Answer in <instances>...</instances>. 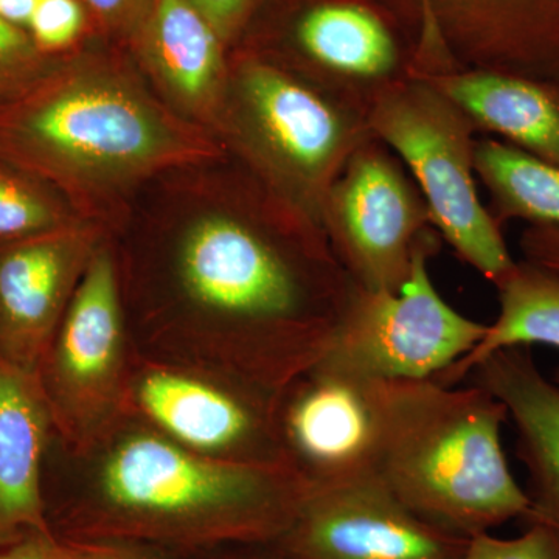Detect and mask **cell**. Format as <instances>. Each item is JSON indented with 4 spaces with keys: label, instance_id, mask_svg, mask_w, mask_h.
Wrapping results in <instances>:
<instances>
[{
    "label": "cell",
    "instance_id": "8992f818",
    "mask_svg": "<svg viewBox=\"0 0 559 559\" xmlns=\"http://www.w3.org/2000/svg\"><path fill=\"white\" fill-rule=\"evenodd\" d=\"M439 248L436 240L418 249L396 293L353 285L316 366L364 380H433L469 355L488 325L455 310L433 285L429 260Z\"/></svg>",
    "mask_w": 559,
    "mask_h": 559
},
{
    "label": "cell",
    "instance_id": "1f68e13d",
    "mask_svg": "<svg viewBox=\"0 0 559 559\" xmlns=\"http://www.w3.org/2000/svg\"><path fill=\"white\" fill-rule=\"evenodd\" d=\"M554 380L557 381L559 384V367H558L557 371H555Z\"/></svg>",
    "mask_w": 559,
    "mask_h": 559
},
{
    "label": "cell",
    "instance_id": "603a6c76",
    "mask_svg": "<svg viewBox=\"0 0 559 559\" xmlns=\"http://www.w3.org/2000/svg\"><path fill=\"white\" fill-rule=\"evenodd\" d=\"M462 559H559V530L538 521H525L514 538L491 533L469 539Z\"/></svg>",
    "mask_w": 559,
    "mask_h": 559
},
{
    "label": "cell",
    "instance_id": "d6986e66",
    "mask_svg": "<svg viewBox=\"0 0 559 559\" xmlns=\"http://www.w3.org/2000/svg\"><path fill=\"white\" fill-rule=\"evenodd\" d=\"M499 314L476 348L433 380L460 384L499 349L546 345L559 349V274L524 260L498 285Z\"/></svg>",
    "mask_w": 559,
    "mask_h": 559
},
{
    "label": "cell",
    "instance_id": "e0dca14e",
    "mask_svg": "<svg viewBox=\"0 0 559 559\" xmlns=\"http://www.w3.org/2000/svg\"><path fill=\"white\" fill-rule=\"evenodd\" d=\"M55 428L38 371L0 356V547L50 532L43 465Z\"/></svg>",
    "mask_w": 559,
    "mask_h": 559
},
{
    "label": "cell",
    "instance_id": "277c9868",
    "mask_svg": "<svg viewBox=\"0 0 559 559\" xmlns=\"http://www.w3.org/2000/svg\"><path fill=\"white\" fill-rule=\"evenodd\" d=\"M219 132L253 179L320 229L331 186L373 138L366 114L252 50L230 66Z\"/></svg>",
    "mask_w": 559,
    "mask_h": 559
},
{
    "label": "cell",
    "instance_id": "ffe728a7",
    "mask_svg": "<svg viewBox=\"0 0 559 559\" xmlns=\"http://www.w3.org/2000/svg\"><path fill=\"white\" fill-rule=\"evenodd\" d=\"M477 179L489 197V212L502 226L511 219L559 229V167L502 140L477 138Z\"/></svg>",
    "mask_w": 559,
    "mask_h": 559
},
{
    "label": "cell",
    "instance_id": "7c38bea8",
    "mask_svg": "<svg viewBox=\"0 0 559 559\" xmlns=\"http://www.w3.org/2000/svg\"><path fill=\"white\" fill-rule=\"evenodd\" d=\"M280 414L286 459L310 488L374 477L381 441L380 381L314 366Z\"/></svg>",
    "mask_w": 559,
    "mask_h": 559
},
{
    "label": "cell",
    "instance_id": "44dd1931",
    "mask_svg": "<svg viewBox=\"0 0 559 559\" xmlns=\"http://www.w3.org/2000/svg\"><path fill=\"white\" fill-rule=\"evenodd\" d=\"M53 187L0 159V246L79 223Z\"/></svg>",
    "mask_w": 559,
    "mask_h": 559
},
{
    "label": "cell",
    "instance_id": "4dcf8cb0",
    "mask_svg": "<svg viewBox=\"0 0 559 559\" xmlns=\"http://www.w3.org/2000/svg\"><path fill=\"white\" fill-rule=\"evenodd\" d=\"M230 559H293L285 550L280 549L277 544H249V551L240 557Z\"/></svg>",
    "mask_w": 559,
    "mask_h": 559
},
{
    "label": "cell",
    "instance_id": "f546056e",
    "mask_svg": "<svg viewBox=\"0 0 559 559\" xmlns=\"http://www.w3.org/2000/svg\"><path fill=\"white\" fill-rule=\"evenodd\" d=\"M38 0H0V20L27 32Z\"/></svg>",
    "mask_w": 559,
    "mask_h": 559
},
{
    "label": "cell",
    "instance_id": "7402d4cb",
    "mask_svg": "<svg viewBox=\"0 0 559 559\" xmlns=\"http://www.w3.org/2000/svg\"><path fill=\"white\" fill-rule=\"evenodd\" d=\"M55 62L28 32L0 20V106L28 90Z\"/></svg>",
    "mask_w": 559,
    "mask_h": 559
},
{
    "label": "cell",
    "instance_id": "d4e9b609",
    "mask_svg": "<svg viewBox=\"0 0 559 559\" xmlns=\"http://www.w3.org/2000/svg\"><path fill=\"white\" fill-rule=\"evenodd\" d=\"M226 46L248 32L264 0H190Z\"/></svg>",
    "mask_w": 559,
    "mask_h": 559
},
{
    "label": "cell",
    "instance_id": "7a4b0ae2",
    "mask_svg": "<svg viewBox=\"0 0 559 559\" xmlns=\"http://www.w3.org/2000/svg\"><path fill=\"white\" fill-rule=\"evenodd\" d=\"M310 485L286 463L207 457L153 433L110 452L87 502L47 516L55 538L194 550L277 543Z\"/></svg>",
    "mask_w": 559,
    "mask_h": 559
},
{
    "label": "cell",
    "instance_id": "3957f363",
    "mask_svg": "<svg viewBox=\"0 0 559 559\" xmlns=\"http://www.w3.org/2000/svg\"><path fill=\"white\" fill-rule=\"evenodd\" d=\"M374 477L419 520L473 539L530 511L509 465L506 406L487 389L437 380L380 381Z\"/></svg>",
    "mask_w": 559,
    "mask_h": 559
},
{
    "label": "cell",
    "instance_id": "ac0fdd59",
    "mask_svg": "<svg viewBox=\"0 0 559 559\" xmlns=\"http://www.w3.org/2000/svg\"><path fill=\"white\" fill-rule=\"evenodd\" d=\"M425 76L465 110L479 134L559 167V76L532 79L471 69Z\"/></svg>",
    "mask_w": 559,
    "mask_h": 559
},
{
    "label": "cell",
    "instance_id": "4fadbf2b",
    "mask_svg": "<svg viewBox=\"0 0 559 559\" xmlns=\"http://www.w3.org/2000/svg\"><path fill=\"white\" fill-rule=\"evenodd\" d=\"M97 248L81 221L0 246V356L39 370Z\"/></svg>",
    "mask_w": 559,
    "mask_h": 559
},
{
    "label": "cell",
    "instance_id": "5bb4252c",
    "mask_svg": "<svg viewBox=\"0 0 559 559\" xmlns=\"http://www.w3.org/2000/svg\"><path fill=\"white\" fill-rule=\"evenodd\" d=\"M138 396L145 414L180 447L245 462L290 465L275 419V399H246L173 371L146 374Z\"/></svg>",
    "mask_w": 559,
    "mask_h": 559
},
{
    "label": "cell",
    "instance_id": "9a60e30c",
    "mask_svg": "<svg viewBox=\"0 0 559 559\" xmlns=\"http://www.w3.org/2000/svg\"><path fill=\"white\" fill-rule=\"evenodd\" d=\"M226 44L190 0H151L140 21V51L178 114L219 131L230 66Z\"/></svg>",
    "mask_w": 559,
    "mask_h": 559
},
{
    "label": "cell",
    "instance_id": "6da1fadb",
    "mask_svg": "<svg viewBox=\"0 0 559 559\" xmlns=\"http://www.w3.org/2000/svg\"><path fill=\"white\" fill-rule=\"evenodd\" d=\"M219 148L106 61H57L0 106V159L76 204L108 201L157 173L216 159Z\"/></svg>",
    "mask_w": 559,
    "mask_h": 559
},
{
    "label": "cell",
    "instance_id": "83f0119b",
    "mask_svg": "<svg viewBox=\"0 0 559 559\" xmlns=\"http://www.w3.org/2000/svg\"><path fill=\"white\" fill-rule=\"evenodd\" d=\"M0 559H73L51 532H36L0 547Z\"/></svg>",
    "mask_w": 559,
    "mask_h": 559
},
{
    "label": "cell",
    "instance_id": "8fae6325",
    "mask_svg": "<svg viewBox=\"0 0 559 559\" xmlns=\"http://www.w3.org/2000/svg\"><path fill=\"white\" fill-rule=\"evenodd\" d=\"M468 543L419 520L366 477L308 489L275 544L293 559H462Z\"/></svg>",
    "mask_w": 559,
    "mask_h": 559
},
{
    "label": "cell",
    "instance_id": "5b68a950",
    "mask_svg": "<svg viewBox=\"0 0 559 559\" xmlns=\"http://www.w3.org/2000/svg\"><path fill=\"white\" fill-rule=\"evenodd\" d=\"M367 120L417 183L440 238L498 285L516 261L502 226L480 200L474 165L479 131L465 110L428 76L414 75L385 92Z\"/></svg>",
    "mask_w": 559,
    "mask_h": 559
},
{
    "label": "cell",
    "instance_id": "f1b7e54d",
    "mask_svg": "<svg viewBox=\"0 0 559 559\" xmlns=\"http://www.w3.org/2000/svg\"><path fill=\"white\" fill-rule=\"evenodd\" d=\"M98 20L109 27H128L142 21L151 0H83Z\"/></svg>",
    "mask_w": 559,
    "mask_h": 559
},
{
    "label": "cell",
    "instance_id": "30bf717a",
    "mask_svg": "<svg viewBox=\"0 0 559 559\" xmlns=\"http://www.w3.org/2000/svg\"><path fill=\"white\" fill-rule=\"evenodd\" d=\"M123 348L116 264L108 250L97 248L38 370L55 428L80 440L108 417Z\"/></svg>",
    "mask_w": 559,
    "mask_h": 559
},
{
    "label": "cell",
    "instance_id": "cb8c5ba5",
    "mask_svg": "<svg viewBox=\"0 0 559 559\" xmlns=\"http://www.w3.org/2000/svg\"><path fill=\"white\" fill-rule=\"evenodd\" d=\"M84 27V10L79 0H38L33 10L28 35L43 53L69 49Z\"/></svg>",
    "mask_w": 559,
    "mask_h": 559
},
{
    "label": "cell",
    "instance_id": "2e32d148",
    "mask_svg": "<svg viewBox=\"0 0 559 559\" xmlns=\"http://www.w3.org/2000/svg\"><path fill=\"white\" fill-rule=\"evenodd\" d=\"M471 381L506 406L527 469L525 521L559 530V384L540 371L528 347L499 349L477 364Z\"/></svg>",
    "mask_w": 559,
    "mask_h": 559
},
{
    "label": "cell",
    "instance_id": "484cf974",
    "mask_svg": "<svg viewBox=\"0 0 559 559\" xmlns=\"http://www.w3.org/2000/svg\"><path fill=\"white\" fill-rule=\"evenodd\" d=\"M60 543L73 559H160L145 544L131 540L66 539Z\"/></svg>",
    "mask_w": 559,
    "mask_h": 559
},
{
    "label": "cell",
    "instance_id": "4316f807",
    "mask_svg": "<svg viewBox=\"0 0 559 559\" xmlns=\"http://www.w3.org/2000/svg\"><path fill=\"white\" fill-rule=\"evenodd\" d=\"M521 249L525 260L559 274V229L527 226L522 231Z\"/></svg>",
    "mask_w": 559,
    "mask_h": 559
},
{
    "label": "cell",
    "instance_id": "ba28073f",
    "mask_svg": "<svg viewBox=\"0 0 559 559\" xmlns=\"http://www.w3.org/2000/svg\"><path fill=\"white\" fill-rule=\"evenodd\" d=\"M322 229L355 285L389 293L406 285L418 249L440 240L417 183L374 135L331 186Z\"/></svg>",
    "mask_w": 559,
    "mask_h": 559
},
{
    "label": "cell",
    "instance_id": "9c48e42d",
    "mask_svg": "<svg viewBox=\"0 0 559 559\" xmlns=\"http://www.w3.org/2000/svg\"><path fill=\"white\" fill-rule=\"evenodd\" d=\"M417 36V75L559 76V0H389Z\"/></svg>",
    "mask_w": 559,
    "mask_h": 559
},
{
    "label": "cell",
    "instance_id": "52a82bcc",
    "mask_svg": "<svg viewBox=\"0 0 559 559\" xmlns=\"http://www.w3.org/2000/svg\"><path fill=\"white\" fill-rule=\"evenodd\" d=\"M255 53L366 116L417 75V38L388 0H294L275 46Z\"/></svg>",
    "mask_w": 559,
    "mask_h": 559
}]
</instances>
